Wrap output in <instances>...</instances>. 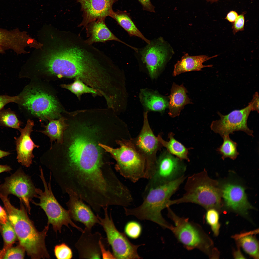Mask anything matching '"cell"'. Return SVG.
<instances>
[{
	"mask_svg": "<svg viewBox=\"0 0 259 259\" xmlns=\"http://www.w3.org/2000/svg\"><path fill=\"white\" fill-rule=\"evenodd\" d=\"M245 12H243L238 15L235 20L233 22L232 28L233 32L234 35L239 31L244 30L245 24L244 15Z\"/></svg>",
	"mask_w": 259,
	"mask_h": 259,
	"instance_id": "74e56055",
	"label": "cell"
},
{
	"mask_svg": "<svg viewBox=\"0 0 259 259\" xmlns=\"http://www.w3.org/2000/svg\"><path fill=\"white\" fill-rule=\"evenodd\" d=\"M118 142L120 147L116 149L100 143L99 145L111 154L116 161L115 169L122 176L134 183L144 178V157L131 140L119 141Z\"/></svg>",
	"mask_w": 259,
	"mask_h": 259,
	"instance_id": "ba28073f",
	"label": "cell"
},
{
	"mask_svg": "<svg viewBox=\"0 0 259 259\" xmlns=\"http://www.w3.org/2000/svg\"><path fill=\"white\" fill-rule=\"evenodd\" d=\"M105 18L98 19L88 23L85 26L87 37L85 40L90 45L99 42H104L109 41H115L124 44L134 50L136 48L121 41L110 31L106 26Z\"/></svg>",
	"mask_w": 259,
	"mask_h": 259,
	"instance_id": "44dd1931",
	"label": "cell"
},
{
	"mask_svg": "<svg viewBox=\"0 0 259 259\" xmlns=\"http://www.w3.org/2000/svg\"><path fill=\"white\" fill-rule=\"evenodd\" d=\"M252 105L250 102L245 108L235 110L226 115H223L218 112L220 116L218 120L213 121L210 128L214 133L223 136L234 134V132L242 131L249 135L253 136V132L247 125L248 118L251 111Z\"/></svg>",
	"mask_w": 259,
	"mask_h": 259,
	"instance_id": "5bb4252c",
	"label": "cell"
},
{
	"mask_svg": "<svg viewBox=\"0 0 259 259\" xmlns=\"http://www.w3.org/2000/svg\"><path fill=\"white\" fill-rule=\"evenodd\" d=\"M36 188L30 177L19 168L5 178L4 182L0 185V193L7 196L12 194L17 197L30 214V202L34 198L38 197Z\"/></svg>",
	"mask_w": 259,
	"mask_h": 259,
	"instance_id": "7c38bea8",
	"label": "cell"
},
{
	"mask_svg": "<svg viewBox=\"0 0 259 259\" xmlns=\"http://www.w3.org/2000/svg\"><path fill=\"white\" fill-rule=\"evenodd\" d=\"M6 211L19 244L24 249L28 255L32 259L49 258L45 241L49 224H47L42 231L38 230L22 203H20L19 209L10 205L6 208Z\"/></svg>",
	"mask_w": 259,
	"mask_h": 259,
	"instance_id": "277c9868",
	"label": "cell"
},
{
	"mask_svg": "<svg viewBox=\"0 0 259 259\" xmlns=\"http://www.w3.org/2000/svg\"><path fill=\"white\" fill-rule=\"evenodd\" d=\"M222 194L224 205L228 209L247 218L249 210L253 208L247 200L244 188L236 184L228 183L223 187Z\"/></svg>",
	"mask_w": 259,
	"mask_h": 259,
	"instance_id": "2e32d148",
	"label": "cell"
},
{
	"mask_svg": "<svg viewBox=\"0 0 259 259\" xmlns=\"http://www.w3.org/2000/svg\"><path fill=\"white\" fill-rule=\"evenodd\" d=\"M33 121L28 119L25 127L19 130L20 136L16 138V149L18 161L22 165L29 167L32 163L34 156L33 153V149L38 148L39 146L35 144L30 137L34 126Z\"/></svg>",
	"mask_w": 259,
	"mask_h": 259,
	"instance_id": "d6986e66",
	"label": "cell"
},
{
	"mask_svg": "<svg viewBox=\"0 0 259 259\" xmlns=\"http://www.w3.org/2000/svg\"><path fill=\"white\" fill-rule=\"evenodd\" d=\"M70 142L55 143L49 153L52 159L59 160L64 177L76 193L90 194L107 187L115 175L108 162L103 161L94 143L82 135L72 137Z\"/></svg>",
	"mask_w": 259,
	"mask_h": 259,
	"instance_id": "6da1fadb",
	"label": "cell"
},
{
	"mask_svg": "<svg viewBox=\"0 0 259 259\" xmlns=\"http://www.w3.org/2000/svg\"><path fill=\"white\" fill-rule=\"evenodd\" d=\"M185 192L178 199L169 200L168 206L175 204L191 203L206 210L211 208L218 211L221 207V194L205 170L188 177L184 187Z\"/></svg>",
	"mask_w": 259,
	"mask_h": 259,
	"instance_id": "8992f818",
	"label": "cell"
},
{
	"mask_svg": "<svg viewBox=\"0 0 259 259\" xmlns=\"http://www.w3.org/2000/svg\"><path fill=\"white\" fill-rule=\"evenodd\" d=\"M71 35L66 45L69 78L78 77L97 91L103 90L112 79L113 63L78 35Z\"/></svg>",
	"mask_w": 259,
	"mask_h": 259,
	"instance_id": "7a4b0ae2",
	"label": "cell"
},
{
	"mask_svg": "<svg viewBox=\"0 0 259 259\" xmlns=\"http://www.w3.org/2000/svg\"><path fill=\"white\" fill-rule=\"evenodd\" d=\"M238 16V15L236 12L232 11L228 13L225 19L230 22L233 23L236 19Z\"/></svg>",
	"mask_w": 259,
	"mask_h": 259,
	"instance_id": "7bdbcfd3",
	"label": "cell"
},
{
	"mask_svg": "<svg viewBox=\"0 0 259 259\" xmlns=\"http://www.w3.org/2000/svg\"><path fill=\"white\" fill-rule=\"evenodd\" d=\"M26 86L18 95L16 103L24 112L43 121L58 119L66 111L56 96L39 80Z\"/></svg>",
	"mask_w": 259,
	"mask_h": 259,
	"instance_id": "3957f363",
	"label": "cell"
},
{
	"mask_svg": "<svg viewBox=\"0 0 259 259\" xmlns=\"http://www.w3.org/2000/svg\"><path fill=\"white\" fill-rule=\"evenodd\" d=\"M75 244L79 258L81 259H100V243L103 238L98 232L92 233L85 227Z\"/></svg>",
	"mask_w": 259,
	"mask_h": 259,
	"instance_id": "ffe728a7",
	"label": "cell"
},
{
	"mask_svg": "<svg viewBox=\"0 0 259 259\" xmlns=\"http://www.w3.org/2000/svg\"><path fill=\"white\" fill-rule=\"evenodd\" d=\"M217 56V55L212 57L204 55L190 56L186 53L174 65L173 75L176 76L182 73L191 71H200L204 67H212V65H203V63Z\"/></svg>",
	"mask_w": 259,
	"mask_h": 259,
	"instance_id": "cb8c5ba5",
	"label": "cell"
},
{
	"mask_svg": "<svg viewBox=\"0 0 259 259\" xmlns=\"http://www.w3.org/2000/svg\"><path fill=\"white\" fill-rule=\"evenodd\" d=\"M124 230L126 235L131 239H135L141 235L142 227L139 222L135 221H131L125 225Z\"/></svg>",
	"mask_w": 259,
	"mask_h": 259,
	"instance_id": "e575fe53",
	"label": "cell"
},
{
	"mask_svg": "<svg viewBox=\"0 0 259 259\" xmlns=\"http://www.w3.org/2000/svg\"><path fill=\"white\" fill-rule=\"evenodd\" d=\"M174 135L173 133H169V141L164 140L160 135H159L157 137L162 146L166 148L167 151L170 153L175 156L181 160H185L189 161L188 156V149L176 140L174 137Z\"/></svg>",
	"mask_w": 259,
	"mask_h": 259,
	"instance_id": "f1b7e54d",
	"label": "cell"
},
{
	"mask_svg": "<svg viewBox=\"0 0 259 259\" xmlns=\"http://www.w3.org/2000/svg\"><path fill=\"white\" fill-rule=\"evenodd\" d=\"M147 112L146 111L144 112L143 125L139 134L136 138L131 140L145 159L146 168L144 178L148 179L154 173L157 159L156 153L162 145L150 127Z\"/></svg>",
	"mask_w": 259,
	"mask_h": 259,
	"instance_id": "4fadbf2b",
	"label": "cell"
},
{
	"mask_svg": "<svg viewBox=\"0 0 259 259\" xmlns=\"http://www.w3.org/2000/svg\"><path fill=\"white\" fill-rule=\"evenodd\" d=\"M39 170L40 177L42 182L44 190L43 191L40 188H36V191L39 201L38 203H36L32 200L31 202L39 206L44 211L48 218L47 224L52 225L54 230L56 232L57 231L61 232L63 225L69 228V224L82 232L83 230L72 221L68 210L62 207L54 197L51 186V172L49 182L47 183L41 167H39Z\"/></svg>",
	"mask_w": 259,
	"mask_h": 259,
	"instance_id": "9c48e42d",
	"label": "cell"
},
{
	"mask_svg": "<svg viewBox=\"0 0 259 259\" xmlns=\"http://www.w3.org/2000/svg\"><path fill=\"white\" fill-rule=\"evenodd\" d=\"M11 154V153L9 152L0 150V159L8 156Z\"/></svg>",
	"mask_w": 259,
	"mask_h": 259,
	"instance_id": "bcb514c9",
	"label": "cell"
},
{
	"mask_svg": "<svg viewBox=\"0 0 259 259\" xmlns=\"http://www.w3.org/2000/svg\"><path fill=\"white\" fill-rule=\"evenodd\" d=\"M252 104V111H255L259 112V96L258 93L257 92L254 95L253 99L250 102Z\"/></svg>",
	"mask_w": 259,
	"mask_h": 259,
	"instance_id": "60d3db41",
	"label": "cell"
},
{
	"mask_svg": "<svg viewBox=\"0 0 259 259\" xmlns=\"http://www.w3.org/2000/svg\"><path fill=\"white\" fill-rule=\"evenodd\" d=\"M186 178L184 175L164 184L144 190L142 203L134 208L124 207L125 214L134 216L140 220L151 221L163 228L170 230L172 225L163 217L161 212L167 207L171 197Z\"/></svg>",
	"mask_w": 259,
	"mask_h": 259,
	"instance_id": "5b68a950",
	"label": "cell"
},
{
	"mask_svg": "<svg viewBox=\"0 0 259 259\" xmlns=\"http://www.w3.org/2000/svg\"><path fill=\"white\" fill-rule=\"evenodd\" d=\"M8 220L7 212L0 205V225L5 224Z\"/></svg>",
	"mask_w": 259,
	"mask_h": 259,
	"instance_id": "b9f144b4",
	"label": "cell"
},
{
	"mask_svg": "<svg viewBox=\"0 0 259 259\" xmlns=\"http://www.w3.org/2000/svg\"><path fill=\"white\" fill-rule=\"evenodd\" d=\"M110 17L114 19L131 36H135L144 41L148 44L150 41L147 39L137 28L132 21L129 13L125 11H113Z\"/></svg>",
	"mask_w": 259,
	"mask_h": 259,
	"instance_id": "83f0119b",
	"label": "cell"
},
{
	"mask_svg": "<svg viewBox=\"0 0 259 259\" xmlns=\"http://www.w3.org/2000/svg\"><path fill=\"white\" fill-rule=\"evenodd\" d=\"M81 6L82 19L78 25L85 26L90 23L110 16L113 4L118 0H75Z\"/></svg>",
	"mask_w": 259,
	"mask_h": 259,
	"instance_id": "ac0fdd59",
	"label": "cell"
},
{
	"mask_svg": "<svg viewBox=\"0 0 259 259\" xmlns=\"http://www.w3.org/2000/svg\"><path fill=\"white\" fill-rule=\"evenodd\" d=\"M25 37L18 29L8 30L0 28V53L9 49L17 54L23 52Z\"/></svg>",
	"mask_w": 259,
	"mask_h": 259,
	"instance_id": "7402d4cb",
	"label": "cell"
},
{
	"mask_svg": "<svg viewBox=\"0 0 259 259\" xmlns=\"http://www.w3.org/2000/svg\"><path fill=\"white\" fill-rule=\"evenodd\" d=\"M148 44L141 51V59L145 65L150 77L154 79L157 77L164 65L168 51L161 38L150 41Z\"/></svg>",
	"mask_w": 259,
	"mask_h": 259,
	"instance_id": "9a60e30c",
	"label": "cell"
},
{
	"mask_svg": "<svg viewBox=\"0 0 259 259\" xmlns=\"http://www.w3.org/2000/svg\"><path fill=\"white\" fill-rule=\"evenodd\" d=\"M207 2L213 3L217 1L218 0H206Z\"/></svg>",
	"mask_w": 259,
	"mask_h": 259,
	"instance_id": "7dc6e473",
	"label": "cell"
},
{
	"mask_svg": "<svg viewBox=\"0 0 259 259\" xmlns=\"http://www.w3.org/2000/svg\"><path fill=\"white\" fill-rule=\"evenodd\" d=\"M22 122L14 112L9 108L0 110V126L16 129L21 128Z\"/></svg>",
	"mask_w": 259,
	"mask_h": 259,
	"instance_id": "d6a6232c",
	"label": "cell"
},
{
	"mask_svg": "<svg viewBox=\"0 0 259 259\" xmlns=\"http://www.w3.org/2000/svg\"><path fill=\"white\" fill-rule=\"evenodd\" d=\"M25 252L24 249L19 244L15 247L12 246L6 251L3 259H23Z\"/></svg>",
	"mask_w": 259,
	"mask_h": 259,
	"instance_id": "8d00e7d4",
	"label": "cell"
},
{
	"mask_svg": "<svg viewBox=\"0 0 259 259\" xmlns=\"http://www.w3.org/2000/svg\"><path fill=\"white\" fill-rule=\"evenodd\" d=\"M238 248L237 250L234 253L233 255L234 258L235 259L245 258L241 253L239 248V247L238 246Z\"/></svg>",
	"mask_w": 259,
	"mask_h": 259,
	"instance_id": "f6af8a7d",
	"label": "cell"
},
{
	"mask_svg": "<svg viewBox=\"0 0 259 259\" xmlns=\"http://www.w3.org/2000/svg\"><path fill=\"white\" fill-rule=\"evenodd\" d=\"M182 160L167 151L157 159L154 173L149 179L144 190L164 184L184 175L186 166Z\"/></svg>",
	"mask_w": 259,
	"mask_h": 259,
	"instance_id": "8fae6325",
	"label": "cell"
},
{
	"mask_svg": "<svg viewBox=\"0 0 259 259\" xmlns=\"http://www.w3.org/2000/svg\"><path fill=\"white\" fill-rule=\"evenodd\" d=\"M12 170V168L9 165H0V173L4 172H9Z\"/></svg>",
	"mask_w": 259,
	"mask_h": 259,
	"instance_id": "ee69618b",
	"label": "cell"
},
{
	"mask_svg": "<svg viewBox=\"0 0 259 259\" xmlns=\"http://www.w3.org/2000/svg\"><path fill=\"white\" fill-rule=\"evenodd\" d=\"M0 231L4 241V246L0 251V259H3L7 250L12 246L17 236L14 229L8 219L5 224L0 225Z\"/></svg>",
	"mask_w": 259,
	"mask_h": 259,
	"instance_id": "f546056e",
	"label": "cell"
},
{
	"mask_svg": "<svg viewBox=\"0 0 259 259\" xmlns=\"http://www.w3.org/2000/svg\"><path fill=\"white\" fill-rule=\"evenodd\" d=\"M205 219L207 224L211 227L215 236L219 235L220 224L219 222V213L217 210L213 208L207 210Z\"/></svg>",
	"mask_w": 259,
	"mask_h": 259,
	"instance_id": "836d02e7",
	"label": "cell"
},
{
	"mask_svg": "<svg viewBox=\"0 0 259 259\" xmlns=\"http://www.w3.org/2000/svg\"><path fill=\"white\" fill-rule=\"evenodd\" d=\"M142 6L144 10L155 12V7L151 3L150 0H138Z\"/></svg>",
	"mask_w": 259,
	"mask_h": 259,
	"instance_id": "ab89813d",
	"label": "cell"
},
{
	"mask_svg": "<svg viewBox=\"0 0 259 259\" xmlns=\"http://www.w3.org/2000/svg\"><path fill=\"white\" fill-rule=\"evenodd\" d=\"M75 79L72 83L62 84L61 86L70 91L76 95L79 100L82 95L84 94H91L94 96H100L96 90L86 84L79 78L76 77Z\"/></svg>",
	"mask_w": 259,
	"mask_h": 259,
	"instance_id": "4dcf8cb0",
	"label": "cell"
},
{
	"mask_svg": "<svg viewBox=\"0 0 259 259\" xmlns=\"http://www.w3.org/2000/svg\"><path fill=\"white\" fill-rule=\"evenodd\" d=\"M140 100L146 109L162 112L168 107L167 100L155 92L146 89L141 90Z\"/></svg>",
	"mask_w": 259,
	"mask_h": 259,
	"instance_id": "d4e9b609",
	"label": "cell"
},
{
	"mask_svg": "<svg viewBox=\"0 0 259 259\" xmlns=\"http://www.w3.org/2000/svg\"><path fill=\"white\" fill-rule=\"evenodd\" d=\"M65 192L69 196L66 203L69 214L72 220L82 223L88 230H91L96 224L100 222L97 215L92 211L90 207L78 197L71 190L66 189Z\"/></svg>",
	"mask_w": 259,
	"mask_h": 259,
	"instance_id": "e0dca14e",
	"label": "cell"
},
{
	"mask_svg": "<svg viewBox=\"0 0 259 259\" xmlns=\"http://www.w3.org/2000/svg\"><path fill=\"white\" fill-rule=\"evenodd\" d=\"M65 117L63 116L59 118L49 121L46 125H42L44 130L39 131L49 138L51 145L53 141L58 143L63 142L64 132L68 126L66 122Z\"/></svg>",
	"mask_w": 259,
	"mask_h": 259,
	"instance_id": "484cf974",
	"label": "cell"
},
{
	"mask_svg": "<svg viewBox=\"0 0 259 259\" xmlns=\"http://www.w3.org/2000/svg\"><path fill=\"white\" fill-rule=\"evenodd\" d=\"M257 230L236 234L233 236L237 246L241 247L249 255L256 259L259 258L258 242L253 235Z\"/></svg>",
	"mask_w": 259,
	"mask_h": 259,
	"instance_id": "4316f807",
	"label": "cell"
},
{
	"mask_svg": "<svg viewBox=\"0 0 259 259\" xmlns=\"http://www.w3.org/2000/svg\"><path fill=\"white\" fill-rule=\"evenodd\" d=\"M222 137L223 142L217 148V151L222 155V158L223 159L227 158L233 160L235 159L239 154L237 149V143L230 138L229 135L224 136Z\"/></svg>",
	"mask_w": 259,
	"mask_h": 259,
	"instance_id": "1f68e13d",
	"label": "cell"
},
{
	"mask_svg": "<svg viewBox=\"0 0 259 259\" xmlns=\"http://www.w3.org/2000/svg\"><path fill=\"white\" fill-rule=\"evenodd\" d=\"M54 251L56 257L58 259H70L73 256L71 249L64 243L56 245Z\"/></svg>",
	"mask_w": 259,
	"mask_h": 259,
	"instance_id": "d590c367",
	"label": "cell"
},
{
	"mask_svg": "<svg viewBox=\"0 0 259 259\" xmlns=\"http://www.w3.org/2000/svg\"><path fill=\"white\" fill-rule=\"evenodd\" d=\"M167 208L168 216L175 224L170 230L187 249H197L211 259L218 258L219 252L212 240L200 225L178 216L170 207Z\"/></svg>",
	"mask_w": 259,
	"mask_h": 259,
	"instance_id": "52a82bcc",
	"label": "cell"
},
{
	"mask_svg": "<svg viewBox=\"0 0 259 259\" xmlns=\"http://www.w3.org/2000/svg\"><path fill=\"white\" fill-rule=\"evenodd\" d=\"M104 217L101 218L98 214L97 216L100 221V225L106 233L109 245L111 247L112 254L115 259H140L137 252L138 248L144 244L135 245L129 240L126 235L119 232L115 227L111 213L109 215L108 207L103 208Z\"/></svg>",
	"mask_w": 259,
	"mask_h": 259,
	"instance_id": "30bf717a",
	"label": "cell"
},
{
	"mask_svg": "<svg viewBox=\"0 0 259 259\" xmlns=\"http://www.w3.org/2000/svg\"><path fill=\"white\" fill-rule=\"evenodd\" d=\"M18 99V95L11 96L6 95H0V110L8 103L11 102L16 103Z\"/></svg>",
	"mask_w": 259,
	"mask_h": 259,
	"instance_id": "f35d334b",
	"label": "cell"
},
{
	"mask_svg": "<svg viewBox=\"0 0 259 259\" xmlns=\"http://www.w3.org/2000/svg\"><path fill=\"white\" fill-rule=\"evenodd\" d=\"M186 89L183 84L179 85L174 83L171 89L168 102V114L171 117L179 116L186 105L190 104V99L187 94Z\"/></svg>",
	"mask_w": 259,
	"mask_h": 259,
	"instance_id": "603a6c76",
	"label": "cell"
}]
</instances>
